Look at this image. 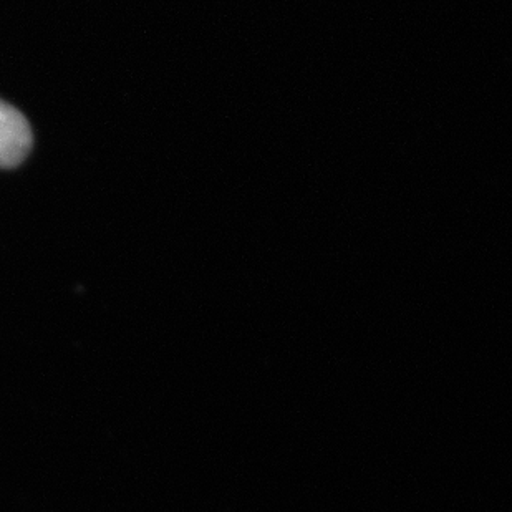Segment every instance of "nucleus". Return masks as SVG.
I'll list each match as a JSON object with an SVG mask.
<instances>
[{"instance_id": "1", "label": "nucleus", "mask_w": 512, "mask_h": 512, "mask_svg": "<svg viewBox=\"0 0 512 512\" xmlns=\"http://www.w3.org/2000/svg\"><path fill=\"white\" fill-rule=\"evenodd\" d=\"M32 148V130L25 116L0 100V168H14Z\"/></svg>"}]
</instances>
